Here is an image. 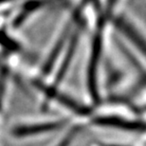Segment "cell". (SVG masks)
Listing matches in <instances>:
<instances>
[{
	"instance_id": "3",
	"label": "cell",
	"mask_w": 146,
	"mask_h": 146,
	"mask_svg": "<svg viewBox=\"0 0 146 146\" xmlns=\"http://www.w3.org/2000/svg\"><path fill=\"white\" fill-rule=\"evenodd\" d=\"M115 26L146 58V37L144 34L124 17L117 18L115 20Z\"/></svg>"
},
{
	"instance_id": "1",
	"label": "cell",
	"mask_w": 146,
	"mask_h": 146,
	"mask_svg": "<svg viewBox=\"0 0 146 146\" xmlns=\"http://www.w3.org/2000/svg\"><path fill=\"white\" fill-rule=\"evenodd\" d=\"M102 46H103V35H102V29L100 28L93 39L88 69H87V87H88L89 94L91 95L94 101L98 98L97 74L102 54Z\"/></svg>"
},
{
	"instance_id": "2",
	"label": "cell",
	"mask_w": 146,
	"mask_h": 146,
	"mask_svg": "<svg viewBox=\"0 0 146 146\" xmlns=\"http://www.w3.org/2000/svg\"><path fill=\"white\" fill-rule=\"evenodd\" d=\"M93 123L99 126L111 127L125 131H132V132H145L146 131V124L143 122L130 121V119L119 118V117H97L93 119Z\"/></svg>"
},
{
	"instance_id": "4",
	"label": "cell",
	"mask_w": 146,
	"mask_h": 146,
	"mask_svg": "<svg viewBox=\"0 0 146 146\" xmlns=\"http://www.w3.org/2000/svg\"><path fill=\"white\" fill-rule=\"evenodd\" d=\"M79 130H80V128L79 127H75V128H73V129H71L70 132H69L68 134H66L65 138H64L56 146H70L71 142L74 141L76 136L78 135Z\"/></svg>"
}]
</instances>
